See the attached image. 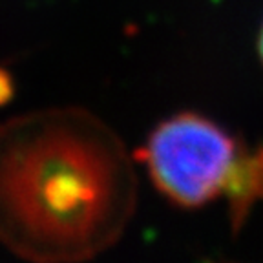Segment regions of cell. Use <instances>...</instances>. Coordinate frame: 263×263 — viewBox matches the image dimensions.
I'll use <instances>...</instances> for the list:
<instances>
[{
  "mask_svg": "<svg viewBox=\"0 0 263 263\" xmlns=\"http://www.w3.org/2000/svg\"><path fill=\"white\" fill-rule=\"evenodd\" d=\"M134 194L121 143L86 111H41L0 128V239L22 258H91L121 234Z\"/></svg>",
  "mask_w": 263,
  "mask_h": 263,
  "instance_id": "obj_1",
  "label": "cell"
},
{
  "mask_svg": "<svg viewBox=\"0 0 263 263\" xmlns=\"http://www.w3.org/2000/svg\"><path fill=\"white\" fill-rule=\"evenodd\" d=\"M141 156L170 201L196 209L225 197L234 227L263 199V146H247L203 115L186 111L157 124Z\"/></svg>",
  "mask_w": 263,
  "mask_h": 263,
  "instance_id": "obj_2",
  "label": "cell"
},
{
  "mask_svg": "<svg viewBox=\"0 0 263 263\" xmlns=\"http://www.w3.org/2000/svg\"><path fill=\"white\" fill-rule=\"evenodd\" d=\"M258 48H259V57H261V62H263V28H261V33H259V42H258Z\"/></svg>",
  "mask_w": 263,
  "mask_h": 263,
  "instance_id": "obj_3",
  "label": "cell"
}]
</instances>
